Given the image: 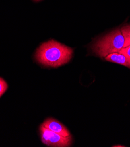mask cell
Instances as JSON below:
<instances>
[{
    "label": "cell",
    "instance_id": "1",
    "mask_svg": "<svg viewBox=\"0 0 130 147\" xmlns=\"http://www.w3.org/2000/svg\"><path fill=\"white\" fill-rule=\"evenodd\" d=\"M73 49L54 40L43 43L35 53L36 61L41 65L57 67L68 63L71 59Z\"/></svg>",
    "mask_w": 130,
    "mask_h": 147
},
{
    "label": "cell",
    "instance_id": "2",
    "mask_svg": "<svg viewBox=\"0 0 130 147\" xmlns=\"http://www.w3.org/2000/svg\"><path fill=\"white\" fill-rule=\"evenodd\" d=\"M124 38L120 29H115L97 40L92 47L94 52L101 57L109 54L119 52L124 48Z\"/></svg>",
    "mask_w": 130,
    "mask_h": 147
},
{
    "label": "cell",
    "instance_id": "3",
    "mask_svg": "<svg viewBox=\"0 0 130 147\" xmlns=\"http://www.w3.org/2000/svg\"><path fill=\"white\" fill-rule=\"evenodd\" d=\"M41 140L49 146L67 147L72 143L71 136L63 137L41 125L39 128Z\"/></svg>",
    "mask_w": 130,
    "mask_h": 147
},
{
    "label": "cell",
    "instance_id": "4",
    "mask_svg": "<svg viewBox=\"0 0 130 147\" xmlns=\"http://www.w3.org/2000/svg\"><path fill=\"white\" fill-rule=\"evenodd\" d=\"M42 125L46 127V128L55 132V133L58 134L62 136H71L70 132L66 128V127L61 123L57 121V120L53 119H48Z\"/></svg>",
    "mask_w": 130,
    "mask_h": 147
},
{
    "label": "cell",
    "instance_id": "5",
    "mask_svg": "<svg viewBox=\"0 0 130 147\" xmlns=\"http://www.w3.org/2000/svg\"><path fill=\"white\" fill-rule=\"evenodd\" d=\"M105 59L108 62L120 64L130 68V62L124 55L119 52L109 54L105 57Z\"/></svg>",
    "mask_w": 130,
    "mask_h": 147
},
{
    "label": "cell",
    "instance_id": "6",
    "mask_svg": "<svg viewBox=\"0 0 130 147\" xmlns=\"http://www.w3.org/2000/svg\"><path fill=\"white\" fill-rule=\"evenodd\" d=\"M124 38L125 43L124 48L130 45V25H125L120 29Z\"/></svg>",
    "mask_w": 130,
    "mask_h": 147
},
{
    "label": "cell",
    "instance_id": "7",
    "mask_svg": "<svg viewBox=\"0 0 130 147\" xmlns=\"http://www.w3.org/2000/svg\"><path fill=\"white\" fill-rule=\"evenodd\" d=\"M8 89V84L7 82L1 78H0V97H1L6 92Z\"/></svg>",
    "mask_w": 130,
    "mask_h": 147
},
{
    "label": "cell",
    "instance_id": "8",
    "mask_svg": "<svg viewBox=\"0 0 130 147\" xmlns=\"http://www.w3.org/2000/svg\"><path fill=\"white\" fill-rule=\"evenodd\" d=\"M119 53L124 55L128 59V60L130 62V45L122 48L119 51Z\"/></svg>",
    "mask_w": 130,
    "mask_h": 147
},
{
    "label": "cell",
    "instance_id": "9",
    "mask_svg": "<svg viewBox=\"0 0 130 147\" xmlns=\"http://www.w3.org/2000/svg\"><path fill=\"white\" fill-rule=\"evenodd\" d=\"M114 146H122V145H115Z\"/></svg>",
    "mask_w": 130,
    "mask_h": 147
},
{
    "label": "cell",
    "instance_id": "10",
    "mask_svg": "<svg viewBox=\"0 0 130 147\" xmlns=\"http://www.w3.org/2000/svg\"><path fill=\"white\" fill-rule=\"evenodd\" d=\"M36 1H39V0H36Z\"/></svg>",
    "mask_w": 130,
    "mask_h": 147
}]
</instances>
